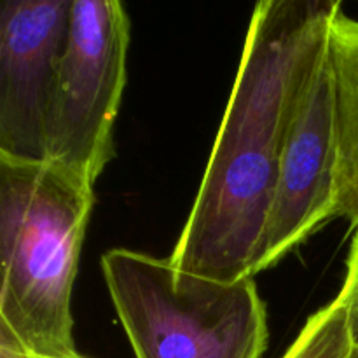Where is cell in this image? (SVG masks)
Wrapping results in <instances>:
<instances>
[{"label": "cell", "instance_id": "1", "mask_svg": "<svg viewBox=\"0 0 358 358\" xmlns=\"http://www.w3.org/2000/svg\"><path fill=\"white\" fill-rule=\"evenodd\" d=\"M334 0L255 6L240 69L201 185L170 262L182 273L254 278L297 101L329 45Z\"/></svg>", "mask_w": 358, "mask_h": 358}, {"label": "cell", "instance_id": "2", "mask_svg": "<svg viewBox=\"0 0 358 358\" xmlns=\"http://www.w3.org/2000/svg\"><path fill=\"white\" fill-rule=\"evenodd\" d=\"M94 201L59 164L0 156V327L34 358L79 355L72 294Z\"/></svg>", "mask_w": 358, "mask_h": 358}, {"label": "cell", "instance_id": "3", "mask_svg": "<svg viewBox=\"0 0 358 358\" xmlns=\"http://www.w3.org/2000/svg\"><path fill=\"white\" fill-rule=\"evenodd\" d=\"M101 273L136 358L264 355L268 313L254 278H201L128 248L105 252Z\"/></svg>", "mask_w": 358, "mask_h": 358}, {"label": "cell", "instance_id": "4", "mask_svg": "<svg viewBox=\"0 0 358 358\" xmlns=\"http://www.w3.org/2000/svg\"><path fill=\"white\" fill-rule=\"evenodd\" d=\"M131 24L119 0H73L45 133V161L94 187L114 157Z\"/></svg>", "mask_w": 358, "mask_h": 358}, {"label": "cell", "instance_id": "5", "mask_svg": "<svg viewBox=\"0 0 358 358\" xmlns=\"http://www.w3.org/2000/svg\"><path fill=\"white\" fill-rule=\"evenodd\" d=\"M336 164V91L327 45L290 121L254 276L282 261L334 219Z\"/></svg>", "mask_w": 358, "mask_h": 358}, {"label": "cell", "instance_id": "6", "mask_svg": "<svg viewBox=\"0 0 358 358\" xmlns=\"http://www.w3.org/2000/svg\"><path fill=\"white\" fill-rule=\"evenodd\" d=\"M73 0L0 9V156L45 161V133Z\"/></svg>", "mask_w": 358, "mask_h": 358}, {"label": "cell", "instance_id": "7", "mask_svg": "<svg viewBox=\"0 0 358 358\" xmlns=\"http://www.w3.org/2000/svg\"><path fill=\"white\" fill-rule=\"evenodd\" d=\"M329 62L336 91L338 164L336 217L358 224V20L336 10L329 28Z\"/></svg>", "mask_w": 358, "mask_h": 358}, {"label": "cell", "instance_id": "8", "mask_svg": "<svg viewBox=\"0 0 358 358\" xmlns=\"http://www.w3.org/2000/svg\"><path fill=\"white\" fill-rule=\"evenodd\" d=\"M282 358H358L338 301L311 315Z\"/></svg>", "mask_w": 358, "mask_h": 358}, {"label": "cell", "instance_id": "9", "mask_svg": "<svg viewBox=\"0 0 358 358\" xmlns=\"http://www.w3.org/2000/svg\"><path fill=\"white\" fill-rule=\"evenodd\" d=\"M353 229L355 231H353L350 254L346 259V275L336 301L345 315L350 338L358 346V224Z\"/></svg>", "mask_w": 358, "mask_h": 358}, {"label": "cell", "instance_id": "10", "mask_svg": "<svg viewBox=\"0 0 358 358\" xmlns=\"http://www.w3.org/2000/svg\"><path fill=\"white\" fill-rule=\"evenodd\" d=\"M0 358H34L6 329L0 327Z\"/></svg>", "mask_w": 358, "mask_h": 358}, {"label": "cell", "instance_id": "11", "mask_svg": "<svg viewBox=\"0 0 358 358\" xmlns=\"http://www.w3.org/2000/svg\"><path fill=\"white\" fill-rule=\"evenodd\" d=\"M70 358H84V357H80V355H77V357H70Z\"/></svg>", "mask_w": 358, "mask_h": 358}]
</instances>
